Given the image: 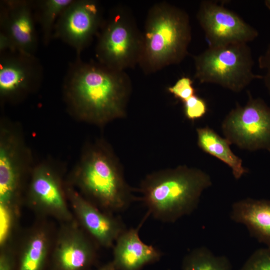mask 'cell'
Segmentation results:
<instances>
[{"label": "cell", "instance_id": "1", "mask_svg": "<svg viewBox=\"0 0 270 270\" xmlns=\"http://www.w3.org/2000/svg\"><path fill=\"white\" fill-rule=\"evenodd\" d=\"M130 88L124 71L77 56L66 74L62 95L74 119L102 126L126 116Z\"/></svg>", "mask_w": 270, "mask_h": 270}, {"label": "cell", "instance_id": "25", "mask_svg": "<svg viewBox=\"0 0 270 270\" xmlns=\"http://www.w3.org/2000/svg\"><path fill=\"white\" fill-rule=\"evenodd\" d=\"M10 206L0 204V244L3 245L8 236L12 224Z\"/></svg>", "mask_w": 270, "mask_h": 270}, {"label": "cell", "instance_id": "5", "mask_svg": "<svg viewBox=\"0 0 270 270\" xmlns=\"http://www.w3.org/2000/svg\"><path fill=\"white\" fill-rule=\"evenodd\" d=\"M194 58V77L200 83L216 84L239 92L254 80L262 79V75L253 72V58L246 43L208 46Z\"/></svg>", "mask_w": 270, "mask_h": 270}, {"label": "cell", "instance_id": "14", "mask_svg": "<svg viewBox=\"0 0 270 270\" xmlns=\"http://www.w3.org/2000/svg\"><path fill=\"white\" fill-rule=\"evenodd\" d=\"M54 164L48 160L34 165L30 174L28 196L39 206L58 216L68 217L64 192Z\"/></svg>", "mask_w": 270, "mask_h": 270}, {"label": "cell", "instance_id": "7", "mask_svg": "<svg viewBox=\"0 0 270 270\" xmlns=\"http://www.w3.org/2000/svg\"><path fill=\"white\" fill-rule=\"evenodd\" d=\"M222 128L230 144L250 151L270 152V106L261 98L249 94L246 104L232 109Z\"/></svg>", "mask_w": 270, "mask_h": 270}, {"label": "cell", "instance_id": "22", "mask_svg": "<svg viewBox=\"0 0 270 270\" xmlns=\"http://www.w3.org/2000/svg\"><path fill=\"white\" fill-rule=\"evenodd\" d=\"M238 270H270V248L254 251Z\"/></svg>", "mask_w": 270, "mask_h": 270}, {"label": "cell", "instance_id": "2", "mask_svg": "<svg viewBox=\"0 0 270 270\" xmlns=\"http://www.w3.org/2000/svg\"><path fill=\"white\" fill-rule=\"evenodd\" d=\"M212 184L210 176L197 168L180 166L148 174L138 188L146 215L173 223L192 214L202 192Z\"/></svg>", "mask_w": 270, "mask_h": 270}, {"label": "cell", "instance_id": "16", "mask_svg": "<svg viewBox=\"0 0 270 270\" xmlns=\"http://www.w3.org/2000/svg\"><path fill=\"white\" fill-rule=\"evenodd\" d=\"M230 216L270 248V200L246 198L236 201L232 206Z\"/></svg>", "mask_w": 270, "mask_h": 270}, {"label": "cell", "instance_id": "27", "mask_svg": "<svg viewBox=\"0 0 270 270\" xmlns=\"http://www.w3.org/2000/svg\"><path fill=\"white\" fill-rule=\"evenodd\" d=\"M12 260L10 256L2 254L0 258V270H12Z\"/></svg>", "mask_w": 270, "mask_h": 270}, {"label": "cell", "instance_id": "10", "mask_svg": "<svg viewBox=\"0 0 270 270\" xmlns=\"http://www.w3.org/2000/svg\"><path fill=\"white\" fill-rule=\"evenodd\" d=\"M100 6L94 0H73L60 14L54 26L53 38L64 42L77 56L90 44L103 23Z\"/></svg>", "mask_w": 270, "mask_h": 270}, {"label": "cell", "instance_id": "13", "mask_svg": "<svg viewBox=\"0 0 270 270\" xmlns=\"http://www.w3.org/2000/svg\"><path fill=\"white\" fill-rule=\"evenodd\" d=\"M66 192L82 224L100 245L112 246L127 228L118 217L100 210L72 187H66Z\"/></svg>", "mask_w": 270, "mask_h": 270}, {"label": "cell", "instance_id": "28", "mask_svg": "<svg viewBox=\"0 0 270 270\" xmlns=\"http://www.w3.org/2000/svg\"><path fill=\"white\" fill-rule=\"evenodd\" d=\"M97 270H116L114 265L112 262L104 265Z\"/></svg>", "mask_w": 270, "mask_h": 270}, {"label": "cell", "instance_id": "23", "mask_svg": "<svg viewBox=\"0 0 270 270\" xmlns=\"http://www.w3.org/2000/svg\"><path fill=\"white\" fill-rule=\"evenodd\" d=\"M184 104V112L186 118L194 121L202 118L208 110L205 100L196 96H193Z\"/></svg>", "mask_w": 270, "mask_h": 270}, {"label": "cell", "instance_id": "19", "mask_svg": "<svg viewBox=\"0 0 270 270\" xmlns=\"http://www.w3.org/2000/svg\"><path fill=\"white\" fill-rule=\"evenodd\" d=\"M73 0L34 1L36 22L40 26L44 44L47 46L53 38L55 25L60 14Z\"/></svg>", "mask_w": 270, "mask_h": 270}, {"label": "cell", "instance_id": "3", "mask_svg": "<svg viewBox=\"0 0 270 270\" xmlns=\"http://www.w3.org/2000/svg\"><path fill=\"white\" fill-rule=\"evenodd\" d=\"M72 175L81 190L110 213L124 212L140 200L126 182L113 150L102 138L86 145Z\"/></svg>", "mask_w": 270, "mask_h": 270}, {"label": "cell", "instance_id": "12", "mask_svg": "<svg viewBox=\"0 0 270 270\" xmlns=\"http://www.w3.org/2000/svg\"><path fill=\"white\" fill-rule=\"evenodd\" d=\"M0 4V32L11 39L17 52L35 56L38 38L34 1L4 0Z\"/></svg>", "mask_w": 270, "mask_h": 270}, {"label": "cell", "instance_id": "21", "mask_svg": "<svg viewBox=\"0 0 270 270\" xmlns=\"http://www.w3.org/2000/svg\"><path fill=\"white\" fill-rule=\"evenodd\" d=\"M47 245L44 234L38 233L33 236L22 255L18 270H42L46 258Z\"/></svg>", "mask_w": 270, "mask_h": 270}, {"label": "cell", "instance_id": "20", "mask_svg": "<svg viewBox=\"0 0 270 270\" xmlns=\"http://www.w3.org/2000/svg\"><path fill=\"white\" fill-rule=\"evenodd\" d=\"M181 270H232L224 256H216L205 246L194 248L184 258Z\"/></svg>", "mask_w": 270, "mask_h": 270}, {"label": "cell", "instance_id": "18", "mask_svg": "<svg viewBox=\"0 0 270 270\" xmlns=\"http://www.w3.org/2000/svg\"><path fill=\"white\" fill-rule=\"evenodd\" d=\"M198 144L204 152L220 160L232 170L236 180L240 178L248 171L242 166V160L230 148V142L222 138L208 126L196 128Z\"/></svg>", "mask_w": 270, "mask_h": 270}, {"label": "cell", "instance_id": "4", "mask_svg": "<svg viewBox=\"0 0 270 270\" xmlns=\"http://www.w3.org/2000/svg\"><path fill=\"white\" fill-rule=\"evenodd\" d=\"M192 38L188 14L166 2L149 10L138 64L146 73L158 70L183 60Z\"/></svg>", "mask_w": 270, "mask_h": 270}, {"label": "cell", "instance_id": "8", "mask_svg": "<svg viewBox=\"0 0 270 270\" xmlns=\"http://www.w3.org/2000/svg\"><path fill=\"white\" fill-rule=\"evenodd\" d=\"M0 124V204L10 206L19 194L24 174L34 164L18 126L4 118Z\"/></svg>", "mask_w": 270, "mask_h": 270}, {"label": "cell", "instance_id": "17", "mask_svg": "<svg viewBox=\"0 0 270 270\" xmlns=\"http://www.w3.org/2000/svg\"><path fill=\"white\" fill-rule=\"evenodd\" d=\"M96 258L92 245L80 235L72 234L59 243L54 254L56 270H88Z\"/></svg>", "mask_w": 270, "mask_h": 270}, {"label": "cell", "instance_id": "29", "mask_svg": "<svg viewBox=\"0 0 270 270\" xmlns=\"http://www.w3.org/2000/svg\"><path fill=\"white\" fill-rule=\"evenodd\" d=\"M266 6L270 10V0H266L264 2Z\"/></svg>", "mask_w": 270, "mask_h": 270}, {"label": "cell", "instance_id": "26", "mask_svg": "<svg viewBox=\"0 0 270 270\" xmlns=\"http://www.w3.org/2000/svg\"><path fill=\"white\" fill-rule=\"evenodd\" d=\"M259 68L263 72L262 79L270 95V43L264 52L258 58Z\"/></svg>", "mask_w": 270, "mask_h": 270}, {"label": "cell", "instance_id": "24", "mask_svg": "<svg viewBox=\"0 0 270 270\" xmlns=\"http://www.w3.org/2000/svg\"><path fill=\"white\" fill-rule=\"evenodd\" d=\"M167 90L176 98L182 102L196 94L192 80L186 76L179 78L174 85L168 87Z\"/></svg>", "mask_w": 270, "mask_h": 270}, {"label": "cell", "instance_id": "6", "mask_svg": "<svg viewBox=\"0 0 270 270\" xmlns=\"http://www.w3.org/2000/svg\"><path fill=\"white\" fill-rule=\"evenodd\" d=\"M142 34L130 14L122 6L112 10L98 32L96 56L100 64L118 71L138 64Z\"/></svg>", "mask_w": 270, "mask_h": 270}, {"label": "cell", "instance_id": "9", "mask_svg": "<svg viewBox=\"0 0 270 270\" xmlns=\"http://www.w3.org/2000/svg\"><path fill=\"white\" fill-rule=\"evenodd\" d=\"M43 69L33 55L6 52L0 56V100L2 104L22 102L40 88Z\"/></svg>", "mask_w": 270, "mask_h": 270}, {"label": "cell", "instance_id": "15", "mask_svg": "<svg viewBox=\"0 0 270 270\" xmlns=\"http://www.w3.org/2000/svg\"><path fill=\"white\" fill-rule=\"evenodd\" d=\"M148 217L146 214L137 227L127 228L116 241L112 261L116 270H142L160 259L161 252L144 243L140 236V229Z\"/></svg>", "mask_w": 270, "mask_h": 270}, {"label": "cell", "instance_id": "11", "mask_svg": "<svg viewBox=\"0 0 270 270\" xmlns=\"http://www.w3.org/2000/svg\"><path fill=\"white\" fill-rule=\"evenodd\" d=\"M208 46L246 43L255 40L258 31L235 12L216 2L204 0L197 14Z\"/></svg>", "mask_w": 270, "mask_h": 270}]
</instances>
